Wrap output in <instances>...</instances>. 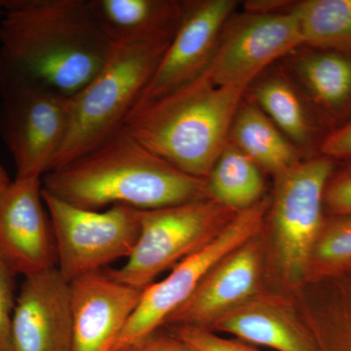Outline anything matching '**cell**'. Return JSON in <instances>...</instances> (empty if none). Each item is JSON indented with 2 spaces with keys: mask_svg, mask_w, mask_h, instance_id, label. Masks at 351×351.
<instances>
[{
  "mask_svg": "<svg viewBox=\"0 0 351 351\" xmlns=\"http://www.w3.org/2000/svg\"><path fill=\"white\" fill-rule=\"evenodd\" d=\"M0 92L34 85L73 97L112 43L88 0H0Z\"/></svg>",
  "mask_w": 351,
  "mask_h": 351,
  "instance_id": "6da1fadb",
  "label": "cell"
},
{
  "mask_svg": "<svg viewBox=\"0 0 351 351\" xmlns=\"http://www.w3.org/2000/svg\"><path fill=\"white\" fill-rule=\"evenodd\" d=\"M41 182L59 199L96 211L115 205L149 211L210 198L207 180L176 169L124 127Z\"/></svg>",
  "mask_w": 351,
  "mask_h": 351,
  "instance_id": "7a4b0ae2",
  "label": "cell"
},
{
  "mask_svg": "<svg viewBox=\"0 0 351 351\" xmlns=\"http://www.w3.org/2000/svg\"><path fill=\"white\" fill-rule=\"evenodd\" d=\"M247 86H217L202 73L171 93L137 104L124 129L156 156L207 180L230 141Z\"/></svg>",
  "mask_w": 351,
  "mask_h": 351,
  "instance_id": "3957f363",
  "label": "cell"
},
{
  "mask_svg": "<svg viewBox=\"0 0 351 351\" xmlns=\"http://www.w3.org/2000/svg\"><path fill=\"white\" fill-rule=\"evenodd\" d=\"M171 40L112 43L103 68L71 97L68 135L51 171L91 151L123 127Z\"/></svg>",
  "mask_w": 351,
  "mask_h": 351,
  "instance_id": "277c9868",
  "label": "cell"
},
{
  "mask_svg": "<svg viewBox=\"0 0 351 351\" xmlns=\"http://www.w3.org/2000/svg\"><path fill=\"white\" fill-rule=\"evenodd\" d=\"M239 212L208 198L141 211L137 243L123 267L108 274L145 290L159 274L211 242Z\"/></svg>",
  "mask_w": 351,
  "mask_h": 351,
  "instance_id": "5b68a950",
  "label": "cell"
},
{
  "mask_svg": "<svg viewBox=\"0 0 351 351\" xmlns=\"http://www.w3.org/2000/svg\"><path fill=\"white\" fill-rule=\"evenodd\" d=\"M41 193L54 233L57 269L69 282L131 255L140 235V210L115 205L96 211L43 189Z\"/></svg>",
  "mask_w": 351,
  "mask_h": 351,
  "instance_id": "8992f818",
  "label": "cell"
},
{
  "mask_svg": "<svg viewBox=\"0 0 351 351\" xmlns=\"http://www.w3.org/2000/svg\"><path fill=\"white\" fill-rule=\"evenodd\" d=\"M334 160L317 157L278 176L271 208L276 265L297 290L306 280L314 245L325 221L324 193Z\"/></svg>",
  "mask_w": 351,
  "mask_h": 351,
  "instance_id": "52a82bcc",
  "label": "cell"
},
{
  "mask_svg": "<svg viewBox=\"0 0 351 351\" xmlns=\"http://www.w3.org/2000/svg\"><path fill=\"white\" fill-rule=\"evenodd\" d=\"M269 208V201L262 199L239 212L218 237L177 263L162 280L147 286L113 351H121L160 329L216 263L260 235Z\"/></svg>",
  "mask_w": 351,
  "mask_h": 351,
  "instance_id": "ba28073f",
  "label": "cell"
},
{
  "mask_svg": "<svg viewBox=\"0 0 351 351\" xmlns=\"http://www.w3.org/2000/svg\"><path fill=\"white\" fill-rule=\"evenodd\" d=\"M0 95V136L13 157L16 179H43L68 135L71 97L34 85Z\"/></svg>",
  "mask_w": 351,
  "mask_h": 351,
  "instance_id": "9c48e42d",
  "label": "cell"
},
{
  "mask_svg": "<svg viewBox=\"0 0 351 351\" xmlns=\"http://www.w3.org/2000/svg\"><path fill=\"white\" fill-rule=\"evenodd\" d=\"M223 36L203 73L217 86L248 87L267 66L302 45L293 10L251 13Z\"/></svg>",
  "mask_w": 351,
  "mask_h": 351,
  "instance_id": "30bf717a",
  "label": "cell"
},
{
  "mask_svg": "<svg viewBox=\"0 0 351 351\" xmlns=\"http://www.w3.org/2000/svg\"><path fill=\"white\" fill-rule=\"evenodd\" d=\"M41 191V179H15L0 196V261L16 276L57 267L54 233Z\"/></svg>",
  "mask_w": 351,
  "mask_h": 351,
  "instance_id": "8fae6325",
  "label": "cell"
},
{
  "mask_svg": "<svg viewBox=\"0 0 351 351\" xmlns=\"http://www.w3.org/2000/svg\"><path fill=\"white\" fill-rule=\"evenodd\" d=\"M237 2H184L179 27L137 104L156 100L202 75Z\"/></svg>",
  "mask_w": 351,
  "mask_h": 351,
  "instance_id": "7c38bea8",
  "label": "cell"
},
{
  "mask_svg": "<svg viewBox=\"0 0 351 351\" xmlns=\"http://www.w3.org/2000/svg\"><path fill=\"white\" fill-rule=\"evenodd\" d=\"M263 244L258 235L216 263L164 325L210 329L219 317L263 292Z\"/></svg>",
  "mask_w": 351,
  "mask_h": 351,
  "instance_id": "4fadbf2b",
  "label": "cell"
},
{
  "mask_svg": "<svg viewBox=\"0 0 351 351\" xmlns=\"http://www.w3.org/2000/svg\"><path fill=\"white\" fill-rule=\"evenodd\" d=\"M143 292L113 278L108 269L71 281V351H113Z\"/></svg>",
  "mask_w": 351,
  "mask_h": 351,
  "instance_id": "5bb4252c",
  "label": "cell"
},
{
  "mask_svg": "<svg viewBox=\"0 0 351 351\" xmlns=\"http://www.w3.org/2000/svg\"><path fill=\"white\" fill-rule=\"evenodd\" d=\"M71 282L57 267L25 277L16 299L12 351H71Z\"/></svg>",
  "mask_w": 351,
  "mask_h": 351,
  "instance_id": "9a60e30c",
  "label": "cell"
},
{
  "mask_svg": "<svg viewBox=\"0 0 351 351\" xmlns=\"http://www.w3.org/2000/svg\"><path fill=\"white\" fill-rule=\"evenodd\" d=\"M210 330L276 351H317L297 307L285 298L269 293H260L221 316Z\"/></svg>",
  "mask_w": 351,
  "mask_h": 351,
  "instance_id": "2e32d148",
  "label": "cell"
},
{
  "mask_svg": "<svg viewBox=\"0 0 351 351\" xmlns=\"http://www.w3.org/2000/svg\"><path fill=\"white\" fill-rule=\"evenodd\" d=\"M297 311L317 351H351V269L304 281Z\"/></svg>",
  "mask_w": 351,
  "mask_h": 351,
  "instance_id": "e0dca14e",
  "label": "cell"
},
{
  "mask_svg": "<svg viewBox=\"0 0 351 351\" xmlns=\"http://www.w3.org/2000/svg\"><path fill=\"white\" fill-rule=\"evenodd\" d=\"M112 43L172 39L184 3L167 0H88Z\"/></svg>",
  "mask_w": 351,
  "mask_h": 351,
  "instance_id": "ac0fdd59",
  "label": "cell"
},
{
  "mask_svg": "<svg viewBox=\"0 0 351 351\" xmlns=\"http://www.w3.org/2000/svg\"><path fill=\"white\" fill-rule=\"evenodd\" d=\"M294 69L316 108L332 120L351 117V51L309 48Z\"/></svg>",
  "mask_w": 351,
  "mask_h": 351,
  "instance_id": "d6986e66",
  "label": "cell"
},
{
  "mask_svg": "<svg viewBox=\"0 0 351 351\" xmlns=\"http://www.w3.org/2000/svg\"><path fill=\"white\" fill-rule=\"evenodd\" d=\"M230 137V142L261 170L277 177L301 162L295 145L255 103H241L233 119Z\"/></svg>",
  "mask_w": 351,
  "mask_h": 351,
  "instance_id": "ffe728a7",
  "label": "cell"
},
{
  "mask_svg": "<svg viewBox=\"0 0 351 351\" xmlns=\"http://www.w3.org/2000/svg\"><path fill=\"white\" fill-rule=\"evenodd\" d=\"M208 195L219 204L241 212L262 200L261 168L228 141L207 178Z\"/></svg>",
  "mask_w": 351,
  "mask_h": 351,
  "instance_id": "44dd1931",
  "label": "cell"
},
{
  "mask_svg": "<svg viewBox=\"0 0 351 351\" xmlns=\"http://www.w3.org/2000/svg\"><path fill=\"white\" fill-rule=\"evenodd\" d=\"M292 10L302 45L351 51V0H306Z\"/></svg>",
  "mask_w": 351,
  "mask_h": 351,
  "instance_id": "7402d4cb",
  "label": "cell"
},
{
  "mask_svg": "<svg viewBox=\"0 0 351 351\" xmlns=\"http://www.w3.org/2000/svg\"><path fill=\"white\" fill-rule=\"evenodd\" d=\"M255 104L295 144L311 142L316 129L302 99L294 88L281 76H270L254 90Z\"/></svg>",
  "mask_w": 351,
  "mask_h": 351,
  "instance_id": "603a6c76",
  "label": "cell"
},
{
  "mask_svg": "<svg viewBox=\"0 0 351 351\" xmlns=\"http://www.w3.org/2000/svg\"><path fill=\"white\" fill-rule=\"evenodd\" d=\"M351 265V215L325 217L314 245L306 280L339 271Z\"/></svg>",
  "mask_w": 351,
  "mask_h": 351,
  "instance_id": "cb8c5ba5",
  "label": "cell"
},
{
  "mask_svg": "<svg viewBox=\"0 0 351 351\" xmlns=\"http://www.w3.org/2000/svg\"><path fill=\"white\" fill-rule=\"evenodd\" d=\"M170 327L171 332L193 351H262L242 341L219 337L206 328Z\"/></svg>",
  "mask_w": 351,
  "mask_h": 351,
  "instance_id": "d4e9b609",
  "label": "cell"
},
{
  "mask_svg": "<svg viewBox=\"0 0 351 351\" xmlns=\"http://www.w3.org/2000/svg\"><path fill=\"white\" fill-rule=\"evenodd\" d=\"M324 212L326 217L351 215V160L330 176L325 188Z\"/></svg>",
  "mask_w": 351,
  "mask_h": 351,
  "instance_id": "484cf974",
  "label": "cell"
},
{
  "mask_svg": "<svg viewBox=\"0 0 351 351\" xmlns=\"http://www.w3.org/2000/svg\"><path fill=\"white\" fill-rule=\"evenodd\" d=\"M15 276L0 261V351H12V321L16 304Z\"/></svg>",
  "mask_w": 351,
  "mask_h": 351,
  "instance_id": "4316f807",
  "label": "cell"
},
{
  "mask_svg": "<svg viewBox=\"0 0 351 351\" xmlns=\"http://www.w3.org/2000/svg\"><path fill=\"white\" fill-rule=\"evenodd\" d=\"M320 151L332 160H351V117L323 140Z\"/></svg>",
  "mask_w": 351,
  "mask_h": 351,
  "instance_id": "83f0119b",
  "label": "cell"
},
{
  "mask_svg": "<svg viewBox=\"0 0 351 351\" xmlns=\"http://www.w3.org/2000/svg\"><path fill=\"white\" fill-rule=\"evenodd\" d=\"M159 330L121 351H193L172 332L163 334Z\"/></svg>",
  "mask_w": 351,
  "mask_h": 351,
  "instance_id": "f1b7e54d",
  "label": "cell"
},
{
  "mask_svg": "<svg viewBox=\"0 0 351 351\" xmlns=\"http://www.w3.org/2000/svg\"><path fill=\"white\" fill-rule=\"evenodd\" d=\"M10 179H9V176L7 174L5 169H4L3 166L0 163V196L2 195V193L6 191L7 188L10 186L11 184Z\"/></svg>",
  "mask_w": 351,
  "mask_h": 351,
  "instance_id": "f546056e",
  "label": "cell"
},
{
  "mask_svg": "<svg viewBox=\"0 0 351 351\" xmlns=\"http://www.w3.org/2000/svg\"><path fill=\"white\" fill-rule=\"evenodd\" d=\"M1 16H2V11L0 10V17H1Z\"/></svg>",
  "mask_w": 351,
  "mask_h": 351,
  "instance_id": "4dcf8cb0",
  "label": "cell"
},
{
  "mask_svg": "<svg viewBox=\"0 0 351 351\" xmlns=\"http://www.w3.org/2000/svg\"><path fill=\"white\" fill-rule=\"evenodd\" d=\"M346 269H351V265H350V267H346Z\"/></svg>",
  "mask_w": 351,
  "mask_h": 351,
  "instance_id": "1f68e13d",
  "label": "cell"
}]
</instances>
